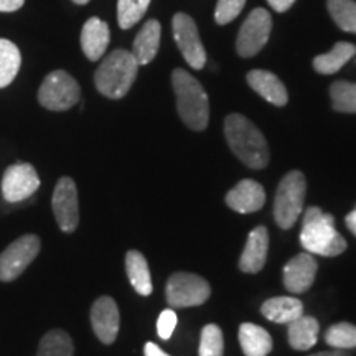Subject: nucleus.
<instances>
[{
	"mask_svg": "<svg viewBox=\"0 0 356 356\" xmlns=\"http://www.w3.org/2000/svg\"><path fill=\"white\" fill-rule=\"evenodd\" d=\"M317 269V261L310 252L297 254L284 267V286L292 293H304L314 284Z\"/></svg>",
	"mask_w": 356,
	"mask_h": 356,
	"instance_id": "obj_14",
	"label": "nucleus"
},
{
	"mask_svg": "<svg viewBox=\"0 0 356 356\" xmlns=\"http://www.w3.org/2000/svg\"><path fill=\"white\" fill-rule=\"evenodd\" d=\"M22 66L19 47L10 40L0 38V89L7 88L17 78Z\"/></svg>",
	"mask_w": 356,
	"mask_h": 356,
	"instance_id": "obj_25",
	"label": "nucleus"
},
{
	"mask_svg": "<svg viewBox=\"0 0 356 356\" xmlns=\"http://www.w3.org/2000/svg\"><path fill=\"white\" fill-rule=\"evenodd\" d=\"M225 351V341H222L221 328L215 323L207 325L202 330L200 338V356H222Z\"/></svg>",
	"mask_w": 356,
	"mask_h": 356,
	"instance_id": "obj_31",
	"label": "nucleus"
},
{
	"mask_svg": "<svg viewBox=\"0 0 356 356\" xmlns=\"http://www.w3.org/2000/svg\"><path fill=\"white\" fill-rule=\"evenodd\" d=\"M266 203V191L261 184L254 180H241L226 195V204L231 210L246 215L259 211Z\"/></svg>",
	"mask_w": 356,
	"mask_h": 356,
	"instance_id": "obj_15",
	"label": "nucleus"
},
{
	"mask_svg": "<svg viewBox=\"0 0 356 356\" xmlns=\"http://www.w3.org/2000/svg\"><path fill=\"white\" fill-rule=\"evenodd\" d=\"M139 66L132 51H111L96 70L95 84L97 91L109 99H122L136 81Z\"/></svg>",
	"mask_w": 356,
	"mask_h": 356,
	"instance_id": "obj_4",
	"label": "nucleus"
},
{
	"mask_svg": "<svg viewBox=\"0 0 356 356\" xmlns=\"http://www.w3.org/2000/svg\"><path fill=\"white\" fill-rule=\"evenodd\" d=\"M267 2H269V6L273 7L275 12L282 13V12H287L289 8L296 3V0H267Z\"/></svg>",
	"mask_w": 356,
	"mask_h": 356,
	"instance_id": "obj_35",
	"label": "nucleus"
},
{
	"mask_svg": "<svg viewBox=\"0 0 356 356\" xmlns=\"http://www.w3.org/2000/svg\"><path fill=\"white\" fill-rule=\"evenodd\" d=\"M239 343L246 356H267L273 350V338L254 323H243L239 327Z\"/></svg>",
	"mask_w": 356,
	"mask_h": 356,
	"instance_id": "obj_22",
	"label": "nucleus"
},
{
	"mask_svg": "<svg viewBox=\"0 0 356 356\" xmlns=\"http://www.w3.org/2000/svg\"><path fill=\"white\" fill-rule=\"evenodd\" d=\"M345 221H346V226H348V229L356 236V210L351 211L350 215L346 216Z\"/></svg>",
	"mask_w": 356,
	"mask_h": 356,
	"instance_id": "obj_37",
	"label": "nucleus"
},
{
	"mask_svg": "<svg viewBox=\"0 0 356 356\" xmlns=\"http://www.w3.org/2000/svg\"><path fill=\"white\" fill-rule=\"evenodd\" d=\"M162 26L157 20H149L137 33L132 44V55L139 65H149L157 56Z\"/></svg>",
	"mask_w": 356,
	"mask_h": 356,
	"instance_id": "obj_19",
	"label": "nucleus"
},
{
	"mask_svg": "<svg viewBox=\"0 0 356 356\" xmlns=\"http://www.w3.org/2000/svg\"><path fill=\"white\" fill-rule=\"evenodd\" d=\"M42 241L37 234H24L0 252V280L12 282L24 274V270L40 254Z\"/></svg>",
	"mask_w": 356,
	"mask_h": 356,
	"instance_id": "obj_7",
	"label": "nucleus"
},
{
	"mask_svg": "<svg viewBox=\"0 0 356 356\" xmlns=\"http://www.w3.org/2000/svg\"><path fill=\"white\" fill-rule=\"evenodd\" d=\"M172 86L177 96V109L181 121L193 131H204L210 121V101L202 83L188 71L177 68L172 73Z\"/></svg>",
	"mask_w": 356,
	"mask_h": 356,
	"instance_id": "obj_3",
	"label": "nucleus"
},
{
	"mask_svg": "<svg viewBox=\"0 0 356 356\" xmlns=\"http://www.w3.org/2000/svg\"><path fill=\"white\" fill-rule=\"evenodd\" d=\"M325 341L335 350L356 348V325L348 322L335 323L325 333Z\"/></svg>",
	"mask_w": 356,
	"mask_h": 356,
	"instance_id": "obj_30",
	"label": "nucleus"
},
{
	"mask_svg": "<svg viewBox=\"0 0 356 356\" xmlns=\"http://www.w3.org/2000/svg\"><path fill=\"white\" fill-rule=\"evenodd\" d=\"M300 244L310 254L340 256L346 249L345 238L335 228V220L318 207L307 208L302 220Z\"/></svg>",
	"mask_w": 356,
	"mask_h": 356,
	"instance_id": "obj_2",
	"label": "nucleus"
},
{
	"mask_svg": "<svg viewBox=\"0 0 356 356\" xmlns=\"http://www.w3.org/2000/svg\"><path fill=\"white\" fill-rule=\"evenodd\" d=\"M126 273L131 286L136 289L140 296H150L154 291L152 277H150V269L147 264L144 254L139 251H129L126 256Z\"/></svg>",
	"mask_w": 356,
	"mask_h": 356,
	"instance_id": "obj_23",
	"label": "nucleus"
},
{
	"mask_svg": "<svg viewBox=\"0 0 356 356\" xmlns=\"http://www.w3.org/2000/svg\"><path fill=\"white\" fill-rule=\"evenodd\" d=\"M287 325H289V332H287L289 345H291L293 350L307 351L317 343L320 325L314 317L300 315L299 318H296L293 322Z\"/></svg>",
	"mask_w": 356,
	"mask_h": 356,
	"instance_id": "obj_21",
	"label": "nucleus"
},
{
	"mask_svg": "<svg viewBox=\"0 0 356 356\" xmlns=\"http://www.w3.org/2000/svg\"><path fill=\"white\" fill-rule=\"evenodd\" d=\"M144 355H145V356H170V355H167L165 351H163L162 348H160V346L152 343V341H149V343H145V346H144Z\"/></svg>",
	"mask_w": 356,
	"mask_h": 356,
	"instance_id": "obj_36",
	"label": "nucleus"
},
{
	"mask_svg": "<svg viewBox=\"0 0 356 356\" xmlns=\"http://www.w3.org/2000/svg\"><path fill=\"white\" fill-rule=\"evenodd\" d=\"M74 3H78V6H86L89 0H73Z\"/></svg>",
	"mask_w": 356,
	"mask_h": 356,
	"instance_id": "obj_39",
	"label": "nucleus"
},
{
	"mask_svg": "<svg viewBox=\"0 0 356 356\" xmlns=\"http://www.w3.org/2000/svg\"><path fill=\"white\" fill-rule=\"evenodd\" d=\"M25 0H0V12H17L24 7Z\"/></svg>",
	"mask_w": 356,
	"mask_h": 356,
	"instance_id": "obj_34",
	"label": "nucleus"
},
{
	"mask_svg": "<svg viewBox=\"0 0 356 356\" xmlns=\"http://www.w3.org/2000/svg\"><path fill=\"white\" fill-rule=\"evenodd\" d=\"M246 6V0H218L215 20L218 25H226L233 22Z\"/></svg>",
	"mask_w": 356,
	"mask_h": 356,
	"instance_id": "obj_32",
	"label": "nucleus"
},
{
	"mask_svg": "<svg viewBox=\"0 0 356 356\" xmlns=\"http://www.w3.org/2000/svg\"><path fill=\"white\" fill-rule=\"evenodd\" d=\"M333 109L338 113L356 114V83L337 81L330 86Z\"/></svg>",
	"mask_w": 356,
	"mask_h": 356,
	"instance_id": "obj_28",
	"label": "nucleus"
},
{
	"mask_svg": "<svg viewBox=\"0 0 356 356\" xmlns=\"http://www.w3.org/2000/svg\"><path fill=\"white\" fill-rule=\"evenodd\" d=\"M150 0H118V24L122 30H129L142 20Z\"/></svg>",
	"mask_w": 356,
	"mask_h": 356,
	"instance_id": "obj_29",
	"label": "nucleus"
},
{
	"mask_svg": "<svg viewBox=\"0 0 356 356\" xmlns=\"http://www.w3.org/2000/svg\"><path fill=\"white\" fill-rule=\"evenodd\" d=\"M356 55V47L348 42H338L330 51L314 58V70L320 74H333L340 71Z\"/></svg>",
	"mask_w": 356,
	"mask_h": 356,
	"instance_id": "obj_24",
	"label": "nucleus"
},
{
	"mask_svg": "<svg viewBox=\"0 0 356 356\" xmlns=\"http://www.w3.org/2000/svg\"><path fill=\"white\" fill-rule=\"evenodd\" d=\"M261 312L274 323H291L304 315V304L296 297H273L262 304Z\"/></svg>",
	"mask_w": 356,
	"mask_h": 356,
	"instance_id": "obj_20",
	"label": "nucleus"
},
{
	"mask_svg": "<svg viewBox=\"0 0 356 356\" xmlns=\"http://www.w3.org/2000/svg\"><path fill=\"white\" fill-rule=\"evenodd\" d=\"M177 323H178V318H177L175 310H172V309L163 310L157 320L159 337L162 338V340H168V338L172 337L173 330H175Z\"/></svg>",
	"mask_w": 356,
	"mask_h": 356,
	"instance_id": "obj_33",
	"label": "nucleus"
},
{
	"mask_svg": "<svg viewBox=\"0 0 356 356\" xmlns=\"http://www.w3.org/2000/svg\"><path fill=\"white\" fill-rule=\"evenodd\" d=\"M167 304L175 309L198 307L210 299V284L197 274L175 273L167 280Z\"/></svg>",
	"mask_w": 356,
	"mask_h": 356,
	"instance_id": "obj_8",
	"label": "nucleus"
},
{
	"mask_svg": "<svg viewBox=\"0 0 356 356\" xmlns=\"http://www.w3.org/2000/svg\"><path fill=\"white\" fill-rule=\"evenodd\" d=\"M246 79L249 86L254 89L261 97H264L267 102L279 106V108L287 104V89L274 73L266 70H252L248 73Z\"/></svg>",
	"mask_w": 356,
	"mask_h": 356,
	"instance_id": "obj_18",
	"label": "nucleus"
},
{
	"mask_svg": "<svg viewBox=\"0 0 356 356\" xmlns=\"http://www.w3.org/2000/svg\"><path fill=\"white\" fill-rule=\"evenodd\" d=\"M91 327L104 345L114 343L121 327L119 307L113 297L102 296L91 307Z\"/></svg>",
	"mask_w": 356,
	"mask_h": 356,
	"instance_id": "obj_13",
	"label": "nucleus"
},
{
	"mask_svg": "<svg viewBox=\"0 0 356 356\" xmlns=\"http://www.w3.org/2000/svg\"><path fill=\"white\" fill-rule=\"evenodd\" d=\"M172 26L173 38H175V43L180 48L186 63L193 70H202L207 63V53H204V47L200 40L198 26L195 20L188 13L178 12L173 15Z\"/></svg>",
	"mask_w": 356,
	"mask_h": 356,
	"instance_id": "obj_10",
	"label": "nucleus"
},
{
	"mask_svg": "<svg viewBox=\"0 0 356 356\" xmlns=\"http://www.w3.org/2000/svg\"><path fill=\"white\" fill-rule=\"evenodd\" d=\"M310 356H350L345 350H332V351H320V353L310 355Z\"/></svg>",
	"mask_w": 356,
	"mask_h": 356,
	"instance_id": "obj_38",
	"label": "nucleus"
},
{
	"mask_svg": "<svg viewBox=\"0 0 356 356\" xmlns=\"http://www.w3.org/2000/svg\"><path fill=\"white\" fill-rule=\"evenodd\" d=\"M226 140L244 165L254 170L267 167L269 147L262 132L241 114H229L225 119Z\"/></svg>",
	"mask_w": 356,
	"mask_h": 356,
	"instance_id": "obj_1",
	"label": "nucleus"
},
{
	"mask_svg": "<svg viewBox=\"0 0 356 356\" xmlns=\"http://www.w3.org/2000/svg\"><path fill=\"white\" fill-rule=\"evenodd\" d=\"M269 251V233L266 226H257L249 233L246 246L239 259V269L246 274H256L264 267Z\"/></svg>",
	"mask_w": 356,
	"mask_h": 356,
	"instance_id": "obj_16",
	"label": "nucleus"
},
{
	"mask_svg": "<svg viewBox=\"0 0 356 356\" xmlns=\"http://www.w3.org/2000/svg\"><path fill=\"white\" fill-rule=\"evenodd\" d=\"M328 12L343 32L356 33V2L355 0H328Z\"/></svg>",
	"mask_w": 356,
	"mask_h": 356,
	"instance_id": "obj_27",
	"label": "nucleus"
},
{
	"mask_svg": "<svg viewBox=\"0 0 356 356\" xmlns=\"http://www.w3.org/2000/svg\"><path fill=\"white\" fill-rule=\"evenodd\" d=\"M307 181L299 170L289 172L280 180L274 198V220L279 228L289 229L304 213Z\"/></svg>",
	"mask_w": 356,
	"mask_h": 356,
	"instance_id": "obj_5",
	"label": "nucleus"
},
{
	"mask_svg": "<svg viewBox=\"0 0 356 356\" xmlns=\"http://www.w3.org/2000/svg\"><path fill=\"white\" fill-rule=\"evenodd\" d=\"M109 25L97 17H91L81 30V48L88 60L97 61L104 56L109 47Z\"/></svg>",
	"mask_w": 356,
	"mask_h": 356,
	"instance_id": "obj_17",
	"label": "nucleus"
},
{
	"mask_svg": "<svg viewBox=\"0 0 356 356\" xmlns=\"http://www.w3.org/2000/svg\"><path fill=\"white\" fill-rule=\"evenodd\" d=\"M74 345L65 330L55 328L40 340L37 356H73Z\"/></svg>",
	"mask_w": 356,
	"mask_h": 356,
	"instance_id": "obj_26",
	"label": "nucleus"
},
{
	"mask_svg": "<svg viewBox=\"0 0 356 356\" xmlns=\"http://www.w3.org/2000/svg\"><path fill=\"white\" fill-rule=\"evenodd\" d=\"M270 30H273L270 13H267L264 8H254L244 20L238 33V40H236L238 55L243 58L257 55L266 47L270 37Z\"/></svg>",
	"mask_w": 356,
	"mask_h": 356,
	"instance_id": "obj_9",
	"label": "nucleus"
},
{
	"mask_svg": "<svg viewBox=\"0 0 356 356\" xmlns=\"http://www.w3.org/2000/svg\"><path fill=\"white\" fill-rule=\"evenodd\" d=\"M38 102L44 109L61 113L76 106L81 97V88L76 79L63 70L51 71L38 89Z\"/></svg>",
	"mask_w": 356,
	"mask_h": 356,
	"instance_id": "obj_6",
	"label": "nucleus"
},
{
	"mask_svg": "<svg viewBox=\"0 0 356 356\" xmlns=\"http://www.w3.org/2000/svg\"><path fill=\"white\" fill-rule=\"evenodd\" d=\"M40 188V177L32 163H13L3 173L2 195L8 203L30 198Z\"/></svg>",
	"mask_w": 356,
	"mask_h": 356,
	"instance_id": "obj_12",
	"label": "nucleus"
},
{
	"mask_svg": "<svg viewBox=\"0 0 356 356\" xmlns=\"http://www.w3.org/2000/svg\"><path fill=\"white\" fill-rule=\"evenodd\" d=\"M51 208L55 220L63 233H73L79 225L78 188L73 178L61 177L56 181L51 197Z\"/></svg>",
	"mask_w": 356,
	"mask_h": 356,
	"instance_id": "obj_11",
	"label": "nucleus"
}]
</instances>
